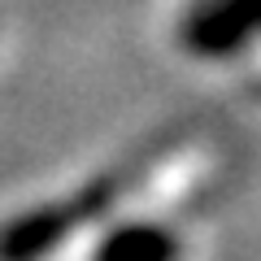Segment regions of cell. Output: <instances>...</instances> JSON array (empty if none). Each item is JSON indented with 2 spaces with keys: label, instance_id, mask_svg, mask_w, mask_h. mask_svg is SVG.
<instances>
[{
  "label": "cell",
  "instance_id": "cell-1",
  "mask_svg": "<svg viewBox=\"0 0 261 261\" xmlns=\"http://www.w3.org/2000/svg\"><path fill=\"white\" fill-rule=\"evenodd\" d=\"M74 222H79V214H70V205H48V209L13 218L0 231V261H39L48 248L61 244V235Z\"/></svg>",
  "mask_w": 261,
  "mask_h": 261
},
{
  "label": "cell",
  "instance_id": "cell-2",
  "mask_svg": "<svg viewBox=\"0 0 261 261\" xmlns=\"http://www.w3.org/2000/svg\"><path fill=\"white\" fill-rule=\"evenodd\" d=\"M248 35H252V22H248V13H244L240 0H205L183 27L187 48L209 53V57L235 53Z\"/></svg>",
  "mask_w": 261,
  "mask_h": 261
},
{
  "label": "cell",
  "instance_id": "cell-3",
  "mask_svg": "<svg viewBox=\"0 0 261 261\" xmlns=\"http://www.w3.org/2000/svg\"><path fill=\"white\" fill-rule=\"evenodd\" d=\"M96 261H178V235L157 222H130L100 244Z\"/></svg>",
  "mask_w": 261,
  "mask_h": 261
},
{
  "label": "cell",
  "instance_id": "cell-4",
  "mask_svg": "<svg viewBox=\"0 0 261 261\" xmlns=\"http://www.w3.org/2000/svg\"><path fill=\"white\" fill-rule=\"evenodd\" d=\"M244 5V13H248V22H252V31L261 27V0H240Z\"/></svg>",
  "mask_w": 261,
  "mask_h": 261
}]
</instances>
